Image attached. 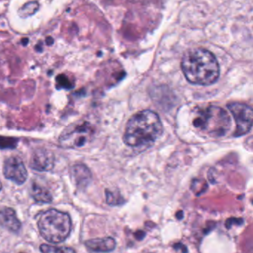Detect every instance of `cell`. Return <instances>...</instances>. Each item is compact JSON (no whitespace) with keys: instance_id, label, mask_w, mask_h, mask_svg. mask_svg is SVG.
<instances>
[{"instance_id":"cell-1","label":"cell","mask_w":253,"mask_h":253,"mask_svg":"<svg viewBox=\"0 0 253 253\" xmlns=\"http://www.w3.org/2000/svg\"><path fill=\"white\" fill-rule=\"evenodd\" d=\"M164 127L153 111L143 110L133 115L127 123L124 141L134 149H147L162 135Z\"/></svg>"},{"instance_id":"cell-2","label":"cell","mask_w":253,"mask_h":253,"mask_svg":"<svg viewBox=\"0 0 253 253\" xmlns=\"http://www.w3.org/2000/svg\"><path fill=\"white\" fill-rule=\"evenodd\" d=\"M181 69L186 79L194 85H211L220 76L217 59L205 48H192L186 51L182 58Z\"/></svg>"},{"instance_id":"cell-3","label":"cell","mask_w":253,"mask_h":253,"mask_svg":"<svg viewBox=\"0 0 253 253\" xmlns=\"http://www.w3.org/2000/svg\"><path fill=\"white\" fill-rule=\"evenodd\" d=\"M193 125L201 132L213 137L226 135L232 126L229 114L222 108L211 106L197 112Z\"/></svg>"},{"instance_id":"cell-4","label":"cell","mask_w":253,"mask_h":253,"mask_svg":"<svg viewBox=\"0 0 253 253\" xmlns=\"http://www.w3.org/2000/svg\"><path fill=\"white\" fill-rule=\"evenodd\" d=\"M38 228L44 239L52 244H59L69 237L72 230V220L67 213L51 209L41 214Z\"/></svg>"},{"instance_id":"cell-5","label":"cell","mask_w":253,"mask_h":253,"mask_svg":"<svg viewBox=\"0 0 253 253\" xmlns=\"http://www.w3.org/2000/svg\"><path fill=\"white\" fill-rule=\"evenodd\" d=\"M93 129L88 123L83 121L72 124L60 135V143L65 148L84 146L92 137Z\"/></svg>"},{"instance_id":"cell-6","label":"cell","mask_w":253,"mask_h":253,"mask_svg":"<svg viewBox=\"0 0 253 253\" xmlns=\"http://www.w3.org/2000/svg\"><path fill=\"white\" fill-rule=\"evenodd\" d=\"M227 108L236 123V129L233 136L240 137L247 134L253 126V109L241 103H229Z\"/></svg>"},{"instance_id":"cell-7","label":"cell","mask_w":253,"mask_h":253,"mask_svg":"<svg viewBox=\"0 0 253 253\" xmlns=\"http://www.w3.org/2000/svg\"><path fill=\"white\" fill-rule=\"evenodd\" d=\"M3 174L5 178L17 185H22L28 178V171L24 163L19 157L11 156L4 162Z\"/></svg>"},{"instance_id":"cell-8","label":"cell","mask_w":253,"mask_h":253,"mask_svg":"<svg viewBox=\"0 0 253 253\" xmlns=\"http://www.w3.org/2000/svg\"><path fill=\"white\" fill-rule=\"evenodd\" d=\"M29 166L32 169L36 171H50L54 168V154L51 151L44 148L37 149L31 156Z\"/></svg>"},{"instance_id":"cell-9","label":"cell","mask_w":253,"mask_h":253,"mask_svg":"<svg viewBox=\"0 0 253 253\" xmlns=\"http://www.w3.org/2000/svg\"><path fill=\"white\" fill-rule=\"evenodd\" d=\"M0 225L12 232H18L22 223L13 209L3 207L0 210Z\"/></svg>"},{"instance_id":"cell-10","label":"cell","mask_w":253,"mask_h":253,"mask_svg":"<svg viewBox=\"0 0 253 253\" xmlns=\"http://www.w3.org/2000/svg\"><path fill=\"white\" fill-rule=\"evenodd\" d=\"M85 247L94 253H107L114 251L116 248V241L112 237L94 238L85 242Z\"/></svg>"},{"instance_id":"cell-11","label":"cell","mask_w":253,"mask_h":253,"mask_svg":"<svg viewBox=\"0 0 253 253\" xmlns=\"http://www.w3.org/2000/svg\"><path fill=\"white\" fill-rule=\"evenodd\" d=\"M72 174L77 186L79 188H85L92 180V174L89 169L82 164H75L72 168Z\"/></svg>"},{"instance_id":"cell-12","label":"cell","mask_w":253,"mask_h":253,"mask_svg":"<svg viewBox=\"0 0 253 253\" xmlns=\"http://www.w3.org/2000/svg\"><path fill=\"white\" fill-rule=\"evenodd\" d=\"M31 195L35 201L41 204H50L53 200L49 191L37 183L32 184Z\"/></svg>"},{"instance_id":"cell-13","label":"cell","mask_w":253,"mask_h":253,"mask_svg":"<svg viewBox=\"0 0 253 253\" xmlns=\"http://www.w3.org/2000/svg\"><path fill=\"white\" fill-rule=\"evenodd\" d=\"M40 9L39 2L37 1L29 2L19 9L18 14L22 18H28L36 14Z\"/></svg>"},{"instance_id":"cell-14","label":"cell","mask_w":253,"mask_h":253,"mask_svg":"<svg viewBox=\"0 0 253 253\" xmlns=\"http://www.w3.org/2000/svg\"><path fill=\"white\" fill-rule=\"evenodd\" d=\"M42 253H76L74 249L66 247H55L49 244H42L40 247Z\"/></svg>"},{"instance_id":"cell-15","label":"cell","mask_w":253,"mask_h":253,"mask_svg":"<svg viewBox=\"0 0 253 253\" xmlns=\"http://www.w3.org/2000/svg\"><path fill=\"white\" fill-rule=\"evenodd\" d=\"M106 202L110 206H118L124 204V198L119 192H113L106 189Z\"/></svg>"},{"instance_id":"cell-16","label":"cell","mask_w":253,"mask_h":253,"mask_svg":"<svg viewBox=\"0 0 253 253\" xmlns=\"http://www.w3.org/2000/svg\"><path fill=\"white\" fill-rule=\"evenodd\" d=\"M18 140L14 137H0V149H14L17 146Z\"/></svg>"},{"instance_id":"cell-17","label":"cell","mask_w":253,"mask_h":253,"mask_svg":"<svg viewBox=\"0 0 253 253\" xmlns=\"http://www.w3.org/2000/svg\"><path fill=\"white\" fill-rule=\"evenodd\" d=\"M57 85L60 88H66V89H70L73 87L72 82L69 81V78L64 75H58L57 77Z\"/></svg>"},{"instance_id":"cell-18","label":"cell","mask_w":253,"mask_h":253,"mask_svg":"<svg viewBox=\"0 0 253 253\" xmlns=\"http://www.w3.org/2000/svg\"><path fill=\"white\" fill-rule=\"evenodd\" d=\"M2 183H1V182H0V192H1V190H2Z\"/></svg>"}]
</instances>
